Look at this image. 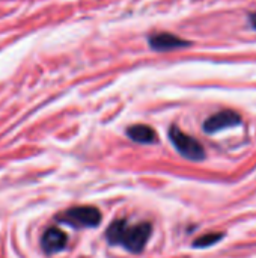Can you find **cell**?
<instances>
[{
  "mask_svg": "<svg viewBox=\"0 0 256 258\" xmlns=\"http://www.w3.org/2000/svg\"><path fill=\"white\" fill-rule=\"evenodd\" d=\"M223 233H208L193 242V248H208L223 239Z\"/></svg>",
  "mask_w": 256,
  "mask_h": 258,
  "instance_id": "8",
  "label": "cell"
},
{
  "mask_svg": "<svg viewBox=\"0 0 256 258\" xmlns=\"http://www.w3.org/2000/svg\"><path fill=\"white\" fill-rule=\"evenodd\" d=\"M149 45L152 50L155 51H170V50H178V48H184L187 45H190L189 41L174 35V33H154L152 36H149Z\"/></svg>",
  "mask_w": 256,
  "mask_h": 258,
  "instance_id": "5",
  "label": "cell"
},
{
  "mask_svg": "<svg viewBox=\"0 0 256 258\" xmlns=\"http://www.w3.org/2000/svg\"><path fill=\"white\" fill-rule=\"evenodd\" d=\"M59 221L75 228H94L101 222V213L92 206H77L63 212Z\"/></svg>",
  "mask_w": 256,
  "mask_h": 258,
  "instance_id": "3",
  "label": "cell"
},
{
  "mask_svg": "<svg viewBox=\"0 0 256 258\" xmlns=\"http://www.w3.org/2000/svg\"><path fill=\"white\" fill-rule=\"evenodd\" d=\"M240 124H241L240 113H237L234 110H222V112H217L216 115H211L210 118L205 119L204 130L207 133H217L220 130L235 127Z\"/></svg>",
  "mask_w": 256,
  "mask_h": 258,
  "instance_id": "4",
  "label": "cell"
},
{
  "mask_svg": "<svg viewBox=\"0 0 256 258\" xmlns=\"http://www.w3.org/2000/svg\"><path fill=\"white\" fill-rule=\"evenodd\" d=\"M250 23H252V26L256 29V12L255 14H250Z\"/></svg>",
  "mask_w": 256,
  "mask_h": 258,
  "instance_id": "9",
  "label": "cell"
},
{
  "mask_svg": "<svg viewBox=\"0 0 256 258\" xmlns=\"http://www.w3.org/2000/svg\"><path fill=\"white\" fill-rule=\"evenodd\" d=\"M152 233L149 222L128 225L127 219H116L106 231V237L112 245H121L127 251L139 254L145 249Z\"/></svg>",
  "mask_w": 256,
  "mask_h": 258,
  "instance_id": "1",
  "label": "cell"
},
{
  "mask_svg": "<svg viewBox=\"0 0 256 258\" xmlns=\"http://www.w3.org/2000/svg\"><path fill=\"white\" fill-rule=\"evenodd\" d=\"M169 139L174 144V147L177 148V151L181 156H184L186 159L193 160V162H201L205 159V150H204L202 144L199 141H196L195 138L189 136L187 133H184L177 125L170 127Z\"/></svg>",
  "mask_w": 256,
  "mask_h": 258,
  "instance_id": "2",
  "label": "cell"
},
{
  "mask_svg": "<svg viewBox=\"0 0 256 258\" xmlns=\"http://www.w3.org/2000/svg\"><path fill=\"white\" fill-rule=\"evenodd\" d=\"M66 243H68V236L57 227H51V228L45 230V233L42 234V239H41V246H42L44 252H47V254L60 252L62 249H65Z\"/></svg>",
  "mask_w": 256,
  "mask_h": 258,
  "instance_id": "6",
  "label": "cell"
},
{
  "mask_svg": "<svg viewBox=\"0 0 256 258\" xmlns=\"http://www.w3.org/2000/svg\"><path fill=\"white\" fill-rule=\"evenodd\" d=\"M127 135L131 141L139 142V144H152L157 141V135L155 130L149 125H143V124H137V125H131L127 130Z\"/></svg>",
  "mask_w": 256,
  "mask_h": 258,
  "instance_id": "7",
  "label": "cell"
}]
</instances>
